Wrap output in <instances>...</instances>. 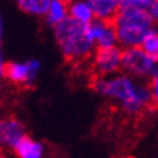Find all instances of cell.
Listing matches in <instances>:
<instances>
[{
	"mask_svg": "<svg viewBox=\"0 0 158 158\" xmlns=\"http://www.w3.org/2000/svg\"><path fill=\"white\" fill-rule=\"evenodd\" d=\"M149 90H151V96H152V105L158 107V70L151 77V83H149Z\"/></svg>",
	"mask_w": 158,
	"mask_h": 158,
	"instance_id": "cell-15",
	"label": "cell"
},
{
	"mask_svg": "<svg viewBox=\"0 0 158 158\" xmlns=\"http://www.w3.org/2000/svg\"><path fill=\"white\" fill-rule=\"evenodd\" d=\"M26 135L25 125L18 119L0 120V147L15 148L16 144Z\"/></svg>",
	"mask_w": 158,
	"mask_h": 158,
	"instance_id": "cell-7",
	"label": "cell"
},
{
	"mask_svg": "<svg viewBox=\"0 0 158 158\" xmlns=\"http://www.w3.org/2000/svg\"><path fill=\"white\" fill-rule=\"evenodd\" d=\"M51 0H18V6L22 12L34 16H45L49 9Z\"/></svg>",
	"mask_w": 158,
	"mask_h": 158,
	"instance_id": "cell-13",
	"label": "cell"
},
{
	"mask_svg": "<svg viewBox=\"0 0 158 158\" xmlns=\"http://www.w3.org/2000/svg\"><path fill=\"white\" fill-rule=\"evenodd\" d=\"M13 149L18 158H44V154H45L42 142L31 138L28 135H25Z\"/></svg>",
	"mask_w": 158,
	"mask_h": 158,
	"instance_id": "cell-8",
	"label": "cell"
},
{
	"mask_svg": "<svg viewBox=\"0 0 158 158\" xmlns=\"http://www.w3.org/2000/svg\"><path fill=\"white\" fill-rule=\"evenodd\" d=\"M55 41L61 48L62 55L68 60H83L94 48L87 26L76 22L68 16L67 19L54 28Z\"/></svg>",
	"mask_w": 158,
	"mask_h": 158,
	"instance_id": "cell-3",
	"label": "cell"
},
{
	"mask_svg": "<svg viewBox=\"0 0 158 158\" xmlns=\"http://www.w3.org/2000/svg\"><path fill=\"white\" fill-rule=\"evenodd\" d=\"M139 48L151 58L158 60V31L152 29L151 32H148V35L144 38Z\"/></svg>",
	"mask_w": 158,
	"mask_h": 158,
	"instance_id": "cell-14",
	"label": "cell"
},
{
	"mask_svg": "<svg viewBox=\"0 0 158 158\" xmlns=\"http://www.w3.org/2000/svg\"><path fill=\"white\" fill-rule=\"evenodd\" d=\"M10 81L18 83V84H29L34 83L31 78V73L26 62L19 61H12L6 64V74H5Z\"/></svg>",
	"mask_w": 158,
	"mask_h": 158,
	"instance_id": "cell-10",
	"label": "cell"
},
{
	"mask_svg": "<svg viewBox=\"0 0 158 158\" xmlns=\"http://www.w3.org/2000/svg\"><path fill=\"white\" fill-rule=\"evenodd\" d=\"M152 0H122L112 23L115 26L118 44L125 49L138 48L144 38L154 29V20L148 10Z\"/></svg>",
	"mask_w": 158,
	"mask_h": 158,
	"instance_id": "cell-2",
	"label": "cell"
},
{
	"mask_svg": "<svg viewBox=\"0 0 158 158\" xmlns=\"http://www.w3.org/2000/svg\"><path fill=\"white\" fill-rule=\"evenodd\" d=\"M93 89L118 103L120 109L131 116H136L154 106L149 87L128 74L97 77L93 81Z\"/></svg>",
	"mask_w": 158,
	"mask_h": 158,
	"instance_id": "cell-1",
	"label": "cell"
},
{
	"mask_svg": "<svg viewBox=\"0 0 158 158\" xmlns=\"http://www.w3.org/2000/svg\"><path fill=\"white\" fill-rule=\"evenodd\" d=\"M86 26L91 42L94 44V47H97V49L118 47V36H116L115 26L112 22L93 19Z\"/></svg>",
	"mask_w": 158,
	"mask_h": 158,
	"instance_id": "cell-5",
	"label": "cell"
},
{
	"mask_svg": "<svg viewBox=\"0 0 158 158\" xmlns=\"http://www.w3.org/2000/svg\"><path fill=\"white\" fill-rule=\"evenodd\" d=\"M26 64H28V67H29L31 78H32V81H35V78H36L39 70H41V61H39V60H35V58H32V60L26 61Z\"/></svg>",
	"mask_w": 158,
	"mask_h": 158,
	"instance_id": "cell-16",
	"label": "cell"
},
{
	"mask_svg": "<svg viewBox=\"0 0 158 158\" xmlns=\"http://www.w3.org/2000/svg\"><path fill=\"white\" fill-rule=\"evenodd\" d=\"M68 18V6L62 0H51L49 9L45 15V22L51 26H57Z\"/></svg>",
	"mask_w": 158,
	"mask_h": 158,
	"instance_id": "cell-11",
	"label": "cell"
},
{
	"mask_svg": "<svg viewBox=\"0 0 158 158\" xmlns=\"http://www.w3.org/2000/svg\"><path fill=\"white\" fill-rule=\"evenodd\" d=\"M2 36H3V19L0 16V76L3 77L6 74V62L3 61V54H2Z\"/></svg>",
	"mask_w": 158,
	"mask_h": 158,
	"instance_id": "cell-17",
	"label": "cell"
},
{
	"mask_svg": "<svg viewBox=\"0 0 158 158\" xmlns=\"http://www.w3.org/2000/svg\"><path fill=\"white\" fill-rule=\"evenodd\" d=\"M120 62H122V49L119 47L97 49L94 55V70L97 71L99 77L115 76V73L120 70Z\"/></svg>",
	"mask_w": 158,
	"mask_h": 158,
	"instance_id": "cell-6",
	"label": "cell"
},
{
	"mask_svg": "<svg viewBox=\"0 0 158 158\" xmlns=\"http://www.w3.org/2000/svg\"><path fill=\"white\" fill-rule=\"evenodd\" d=\"M68 16L81 25H89L94 19L89 2H73V3H70Z\"/></svg>",
	"mask_w": 158,
	"mask_h": 158,
	"instance_id": "cell-12",
	"label": "cell"
},
{
	"mask_svg": "<svg viewBox=\"0 0 158 158\" xmlns=\"http://www.w3.org/2000/svg\"><path fill=\"white\" fill-rule=\"evenodd\" d=\"M89 5L91 7L94 19L105 22H112L119 9L118 0H90Z\"/></svg>",
	"mask_w": 158,
	"mask_h": 158,
	"instance_id": "cell-9",
	"label": "cell"
},
{
	"mask_svg": "<svg viewBox=\"0 0 158 158\" xmlns=\"http://www.w3.org/2000/svg\"><path fill=\"white\" fill-rule=\"evenodd\" d=\"M148 13L152 18L154 22H158V0H152V5L149 7Z\"/></svg>",
	"mask_w": 158,
	"mask_h": 158,
	"instance_id": "cell-18",
	"label": "cell"
},
{
	"mask_svg": "<svg viewBox=\"0 0 158 158\" xmlns=\"http://www.w3.org/2000/svg\"><path fill=\"white\" fill-rule=\"evenodd\" d=\"M120 68L134 78L152 77L158 68V60H154L139 48H128L122 51Z\"/></svg>",
	"mask_w": 158,
	"mask_h": 158,
	"instance_id": "cell-4",
	"label": "cell"
}]
</instances>
